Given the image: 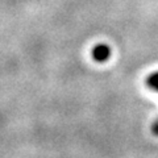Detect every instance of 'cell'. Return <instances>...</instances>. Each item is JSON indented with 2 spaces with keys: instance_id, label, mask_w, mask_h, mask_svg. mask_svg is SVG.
Here are the masks:
<instances>
[{
  "instance_id": "6da1fadb",
  "label": "cell",
  "mask_w": 158,
  "mask_h": 158,
  "mask_svg": "<svg viewBox=\"0 0 158 158\" xmlns=\"http://www.w3.org/2000/svg\"><path fill=\"white\" fill-rule=\"evenodd\" d=\"M92 56L96 61H104L110 57V48L106 45H99L92 50Z\"/></svg>"
},
{
  "instance_id": "7a4b0ae2",
  "label": "cell",
  "mask_w": 158,
  "mask_h": 158,
  "mask_svg": "<svg viewBox=\"0 0 158 158\" xmlns=\"http://www.w3.org/2000/svg\"><path fill=\"white\" fill-rule=\"evenodd\" d=\"M148 85H149V87H152L153 90L158 91V74H154V75H152L148 79Z\"/></svg>"
},
{
  "instance_id": "3957f363",
  "label": "cell",
  "mask_w": 158,
  "mask_h": 158,
  "mask_svg": "<svg viewBox=\"0 0 158 158\" xmlns=\"http://www.w3.org/2000/svg\"><path fill=\"white\" fill-rule=\"evenodd\" d=\"M153 131H154L156 135H158V120H157V123L154 124V128H153Z\"/></svg>"
}]
</instances>
